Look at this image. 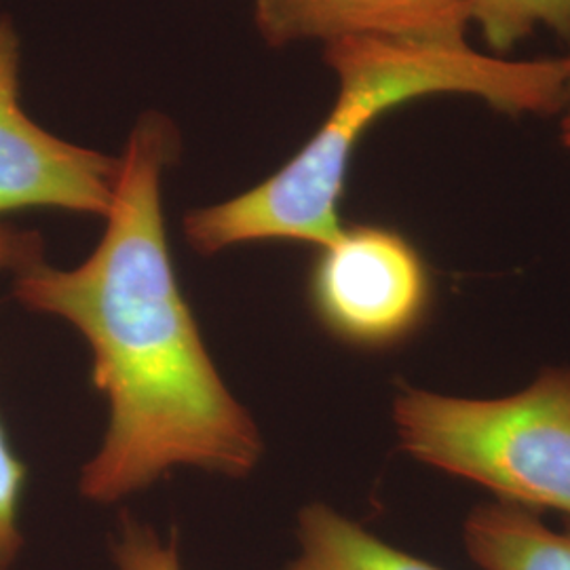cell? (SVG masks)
<instances>
[{
    "instance_id": "6da1fadb",
    "label": "cell",
    "mask_w": 570,
    "mask_h": 570,
    "mask_svg": "<svg viewBox=\"0 0 570 570\" xmlns=\"http://www.w3.org/2000/svg\"><path fill=\"white\" fill-rule=\"evenodd\" d=\"M180 155L176 122L146 112L125 144L102 239L77 268L42 258L16 273L13 294L66 320L91 348V383L108 404L100 452L79 490L115 503L188 465L245 478L263 459L254 419L228 391L167 242L164 176Z\"/></svg>"
},
{
    "instance_id": "7a4b0ae2",
    "label": "cell",
    "mask_w": 570,
    "mask_h": 570,
    "mask_svg": "<svg viewBox=\"0 0 570 570\" xmlns=\"http://www.w3.org/2000/svg\"><path fill=\"white\" fill-rule=\"evenodd\" d=\"M326 63L338 91L308 142L265 183L184 216V237L197 254L214 256L265 242L322 247L338 237L355 148L393 108L452 94L522 117L558 115L564 102V58L510 60L478 51L468 41L346 37L326 42Z\"/></svg>"
},
{
    "instance_id": "3957f363",
    "label": "cell",
    "mask_w": 570,
    "mask_h": 570,
    "mask_svg": "<svg viewBox=\"0 0 570 570\" xmlns=\"http://www.w3.org/2000/svg\"><path fill=\"white\" fill-rule=\"evenodd\" d=\"M393 423L416 461L570 522V367H548L529 387L490 400L402 387Z\"/></svg>"
},
{
    "instance_id": "277c9868",
    "label": "cell",
    "mask_w": 570,
    "mask_h": 570,
    "mask_svg": "<svg viewBox=\"0 0 570 570\" xmlns=\"http://www.w3.org/2000/svg\"><path fill=\"white\" fill-rule=\"evenodd\" d=\"M308 305L330 336L381 351L407 341L431 306V273L416 245L389 226H345L317 247Z\"/></svg>"
},
{
    "instance_id": "5b68a950",
    "label": "cell",
    "mask_w": 570,
    "mask_h": 570,
    "mask_svg": "<svg viewBox=\"0 0 570 570\" xmlns=\"http://www.w3.org/2000/svg\"><path fill=\"white\" fill-rule=\"evenodd\" d=\"M20 35L0 18V218L60 209L106 218L121 159L61 140L23 110Z\"/></svg>"
},
{
    "instance_id": "8992f818",
    "label": "cell",
    "mask_w": 570,
    "mask_h": 570,
    "mask_svg": "<svg viewBox=\"0 0 570 570\" xmlns=\"http://www.w3.org/2000/svg\"><path fill=\"white\" fill-rule=\"evenodd\" d=\"M254 21L271 47L346 37L461 42L473 9L471 0H256Z\"/></svg>"
},
{
    "instance_id": "52a82bcc",
    "label": "cell",
    "mask_w": 570,
    "mask_h": 570,
    "mask_svg": "<svg viewBox=\"0 0 570 570\" xmlns=\"http://www.w3.org/2000/svg\"><path fill=\"white\" fill-rule=\"evenodd\" d=\"M463 543L480 570H570V522L553 530L537 511L499 499L469 511Z\"/></svg>"
},
{
    "instance_id": "ba28073f",
    "label": "cell",
    "mask_w": 570,
    "mask_h": 570,
    "mask_svg": "<svg viewBox=\"0 0 570 570\" xmlns=\"http://www.w3.org/2000/svg\"><path fill=\"white\" fill-rule=\"evenodd\" d=\"M298 556L284 570H444L393 548L324 503L298 511Z\"/></svg>"
},
{
    "instance_id": "9c48e42d",
    "label": "cell",
    "mask_w": 570,
    "mask_h": 570,
    "mask_svg": "<svg viewBox=\"0 0 570 570\" xmlns=\"http://www.w3.org/2000/svg\"><path fill=\"white\" fill-rule=\"evenodd\" d=\"M39 258H42V239L37 233L0 225V271L18 273ZM26 475V465L0 423V570L13 569L23 548L20 503Z\"/></svg>"
},
{
    "instance_id": "30bf717a",
    "label": "cell",
    "mask_w": 570,
    "mask_h": 570,
    "mask_svg": "<svg viewBox=\"0 0 570 570\" xmlns=\"http://www.w3.org/2000/svg\"><path fill=\"white\" fill-rule=\"evenodd\" d=\"M492 53L501 56L537 28H550L570 41V0H471Z\"/></svg>"
},
{
    "instance_id": "8fae6325",
    "label": "cell",
    "mask_w": 570,
    "mask_h": 570,
    "mask_svg": "<svg viewBox=\"0 0 570 570\" xmlns=\"http://www.w3.org/2000/svg\"><path fill=\"white\" fill-rule=\"evenodd\" d=\"M110 551L117 570H184L178 539L164 541L148 524L131 515H122Z\"/></svg>"
},
{
    "instance_id": "7c38bea8",
    "label": "cell",
    "mask_w": 570,
    "mask_h": 570,
    "mask_svg": "<svg viewBox=\"0 0 570 570\" xmlns=\"http://www.w3.org/2000/svg\"><path fill=\"white\" fill-rule=\"evenodd\" d=\"M564 66H567V72H564V102L560 108V138L562 142L570 150V53L564 58Z\"/></svg>"
}]
</instances>
